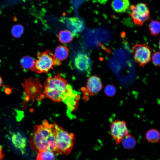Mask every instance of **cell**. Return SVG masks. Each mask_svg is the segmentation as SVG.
I'll list each match as a JSON object with an SVG mask.
<instances>
[{"label":"cell","mask_w":160,"mask_h":160,"mask_svg":"<svg viewBox=\"0 0 160 160\" xmlns=\"http://www.w3.org/2000/svg\"><path fill=\"white\" fill-rule=\"evenodd\" d=\"M33 150L37 153L47 150L57 153L54 124L44 120L42 124L34 127L29 137Z\"/></svg>","instance_id":"cell-1"},{"label":"cell","mask_w":160,"mask_h":160,"mask_svg":"<svg viewBox=\"0 0 160 160\" xmlns=\"http://www.w3.org/2000/svg\"><path fill=\"white\" fill-rule=\"evenodd\" d=\"M73 92L67 81L59 73L48 78L44 83L45 95L55 102H64Z\"/></svg>","instance_id":"cell-2"},{"label":"cell","mask_w":160,"mask_h":160,"mask_svg":"<svg viewBox=\"0 0 160 160\" xmlns=\"http://www.w3.org/2000/svg\"><path fill=\"white\" fill-rule=\"evenodd\" d=\"M54 125L56 152L62 155H67L70 153L74 146V135L56 124Z\"/></svg>","instance_id":"cell-3"},{"label":"cell","mask_w":160,"mask_h":160,"mask_svg":"<svg viewBox=\"0 0 160 160\" xmlns=\"http://www.w3.org/2000/svg\"><path fill=\"white\" fill-rule=\"evenodd\" d=\"M61 62L55 57L54 54L48 50L39 53L35 60L34 71L38 73H47L53 69L54 65H60Z\"/></svg>","instance_id":"cell-4"},{"label":"cell","mask_w":160,"mask_h":160,"mask_svg":"<svg viewBox=\"0 0 160 160\" xmlns=\"http://www.w3.org/2000/svg\"><path fill=\"white\" fill-rule=\"evenodd\" d=\"M130 12L129 15L135 24L141 26L150 18V11L147 4L140 3L129 7Z\"/></svg>","instance_id":"cell-5"},{"label":"cell","mask_w":160,"mask_h":160,"mask_svg":"<svg viewBox=\"0 0 160 160\" xmlns=\"http://www.w3.org/2000/svg\"><path fill=\"white\" fill-rule=\"evenodd\" d=\"M135 62L143 68L149 63L151 58V52L148 45L145 43L135 44L132 49Z\"/></svg>","instance_id":"cell-6"},{"label":"cell","mask_w":160,"mask_h":160,"mask_svg":"<svg viewBox=\"0 0 160 160\" xmlns=\"http://www.w3.org/2000/svg\"><path fill=\"white\" fill-rule=\"evenodd\" d=\"M103 87L102 83L99 76H93L90 77L87 80L86 87L81 88L84 99L87 101L89 97L97 95Z\"/></svg>","instance_id":"cell-7"},{"label":"cell","mask_w":160,"mask_h":160,"mask_svg":"<svg viewBox=\"0 0 160 160\" xmlns=\"http://www.w3.org/2000/svg\"><path fill=\"white\" fill-rule=\"evenodd\" d=\"M110 131L116 145L121 142L123 138L129 134L126 122L119 120H116L111 123Z\"/></svg>","instance_id":"cell-8"},{"label":"cell","mask_w":160,"mask_h":160,"mask_svg":"<svg viewBox=\"0 0 160 160\" xmlns=\"http://www.w3.org/2000/svg\"><path fill=\"white\" fill-rule=\"evenodd\" d=\"M74 62L75 67L80 71L86 72L91 68V60L88 55L85 53H78L75 58Z\"/></svg>","instance_id":"cell-9"},{"label":"cell","mask_w":160,"mask_h":160,"mask_svg":"<svg viewBox=\"0 0 160 160\" xmlns=\"http://www.w3.org/2000/svg\"><path fill=\"white\" fill-rule=\"evenodd\" d=\"M67 24L68 28L73 33H78L84 28V24L81 19L76 17H71L68 19Z\"/></svg>","instance_id":"cell-10"},{"label":"cell","mask_w":160,"mask_h":160,"mask_svg":"<svg viewBox=\"0 0 160 160\" xmlns=\"http://www.w3.org/2000/svg\"><path fill=\"white\" fill-rule=\"evenodd\" d=\"M111 6L115 12L122 13L128 10L130 7V3L129 0H113Z\"/></svg>","instance_id":"cell-11"},{"label":"cell","mask_w":160,"mask_h":160,"mask_svg":"<svg viewBox=\"0 0 160 160\" xmlns=\"http://www.w3.org/2000/svg\"><path fill=\"white\" fill-rule=\"evenodd\" d=\"M12 142L15 147L24 152L26 145V139L19 133H14L12 137Z\"/></svg>","instance_id":"cell-12"},{"label":"cell","mask_w":160,"mask_h":160,"mask_svg":"<svg viewBox=\"0 0 160 160\" xmlns=\"http://www.w3.org/2000/svg\"><path fill=\"white\" fill-rule=\"evenodd\" d=\"M20 64L24 71H34L35 60L32 57L28 56L23 57L20 60Z\"/></svg>","instance_id":"cell-13"},{"label":"cell","mask_w":160,"mask_h":160,"mask_svg":"<svg viewBox=\"0 0 160 160\" xmlns=\"http://www.w3.org/2000/svg\"><path fill=\"white\" fill-rule=\"evenodd\" d=\"M68 54V48L64 45H60L56 48L54 55L57 60L61 61L66 59Z\"/></svg>","instance_id":"cell-14"},{"label":"cell","mask_w":160,"mask_h":160,"mask_svg":"<svg viewBox=\"0 0 160 160\" xmlns=\"http://www.w3.org/2000/svg\"><path fill=\"white\" fill-rule=\"evenodd\" d=\"M145 137L148 142L152 143H158L160 139V134L159 131L155 129L148 130L146 132Z\"/></svg>","instance_id":"cell-15"},{"label":"cell","mask_w":160,"mask_h":160,"mask_svg":"<svg viewBox=\"0 0 160 160\" xmlns=\"http://www.w3.org/2000/svg\"><path fill=\"white\" fill-rule=\"evenodd\" d=\"M121 142L123 146L127 149L133 148L135 146L137 143L135 138L129 134L125 136Z\"/></svg>","instance_id":"cell-16"},{"label":"cell","mask_w":160,"mask_h":160,"mask_svg":"<svg viewBox=\"0 0 160 160\" xmlns=\"http://www.w3.org/2000/svg\"><path fill=\"white\" fill-rule=\"evenodd\" d=\"M59 41L62 43H67L71 42L73 39L72 33L68 30L61 31L58 35Z\"/></svg>","instance_id":"cell-17"},{"label":"cell","mask_w":160,"mask_h":160,"mask_svg":"<svg viewBox=\"0 0 160 160\" xmlns=\"http://www.w3.org/2000/svg\"><path fill=\"white\" fill-rule=\"evenodd\" d=\"M55 153L52 151L47 150L39 152L36 156V160H54Z\"/></svg>","instance_id":"cell-18"},{"label":"cell","mask_w":160,"mask_h":160,"mask_svg":"<svg viewBox=\"0 0 160 160\" xmlns=\"http://www.w3.org/2000/svg\"><path fill=\"white\" fill-rule=\"evenodd\" d=\"M148 28L151 34L153 36L159 35L160 30V23L157 20H152L148 25Z\"/></svg>","instance_id":"cell-19"},{"label":"cell","mask_w":160,"mask_h":160,"mask_svg":"<svg viewBox=\"0 0 160 160\" xmlns=\"http://www.w3.org/2000/svg\"><path fill=\"white\" fill-rule=\"evenodd\" d=\"M24 31L23 27L20 24L14 25L12 28L11 32L13 36L16 38H20Z\"/></svg>","instance_id":"cell-20"},{"label":"cell","mask_w":160,"mask_h":160,"mask_svg":"<svg viewBox=\"0 0 160 160\" xmlns=\"http://www.w3.org/2000/svg\"><path fill=\"white\" fill-rule=\"evenodd\" d=\"M116 89L115 87L111 84L106 85L104 89L105 94L109 97H113L115 95Z\"/></svg>","instance_id":"cell-21"},{"label":"cell","mask_w":160,"mask_h":160,"mask_svg":"<svg viewBox=\"0 0 160 160\" xmlns=\"http://www.w3.org/2000/svg\"><path fill=\"white\" fill-rule=\"evenodd\" d=\"M160 54L159 52L154 53L152 56L153 63L156 66L159 67L160 62Z\"/></svg>","instance_id":"cell-22"},{"label":"cell","mask_w":160,"mask_h":160,"mask_svg":"<svg viewBox=\"0 0 160 160\" xmlns=\"http://www.w3.org/2000/svg\"><path fill=\"white\" fill-rule=\"evenodd\" d=\"M5 155L3 153L2 147L0 145V160H2L5 157Z\"/></svg>","instance_id":"cell-23"},{"label":"cell","mask_w":160,"mask_h":160,"mask_svg":"<svg viewBox=\"0 0 160 160\" xmlns=\"http://www.w3.org/2000/svg\"><path fill=\"white\" fill-rule=\"evenodd\" d=\"M2 80L1 77L0 76V87L1 86L2 84Z\"/></svg>","instance_id":"cell-24"}]
</instances>
